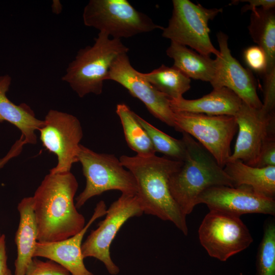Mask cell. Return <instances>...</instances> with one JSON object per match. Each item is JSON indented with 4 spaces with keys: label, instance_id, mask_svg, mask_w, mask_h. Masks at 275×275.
Wrapping results in <instances>:
<instances>
[{
    "label": "cell",
    "instance_id": "32",
    "mask_svg": "<svg viewBox=\"0 0 275 275\" xmlns=\"http://www.w3.org/2000/svg\"><path fill=\"white\" fill-rule=\"evenodd\" d=\"M237 2H247L249 3V5H246L242 7L241 11L243 12L249 10L253 11L256 9L260 8L264 9H274L275 6L274 0H246Z\"/></svg>",
    "mask_w": 275,
    "mask_h": 275
},
{
    "label": "cell",
    "instance_id": "30",
    "mask_svg": "<svg viewBox=\"0 0 275 275\" xmlns=\"http://www.w3.org/2000/svg\"><path fill=\"white\" fill-rule=\"evenodd\" d=\"M275 166V136L270 138L264 145L256 167Z\"/></svg>",
    "mask_w": 275,
    "mask_h": 275
},
{
    "label": "cell",
    "instance_id": "15",
    "mask_svg": "<svg viewBox=\"0 0 275 275\" xmlns=\"http://www.w3.org/2000/svg\"><path fill=\"white\" fill-rule=\"evenodd\" d=\"M216 37L219 53L216 57L215 71L210 84L213 89L224 87L230 89L246 104L260 109L262 102L257 93L251 73L231 54L228 46V36L219 32Z\"/></svg>",
    "mask_w": 275,
    "mask_h": 275
},
{
    "label": "cell",
    "instance_id": "14",
    "mask_svg": "<svg viewBox=\"0 0 275 275\" xmlns=\"http://www.w3.org/2000/svg\"><path fill=\"white\" fill-rule=\"evenodd\" d=\"M199 204H206L209 210L238 217L248 213L275 215L274 199L246 186L219 185L209 187L198 197L197 205Z\"/></svg>",
    "mask_w": 275,
    "mask_h": 275
},
{
    "label": "cell",
    "instance_id": "6",
    "mask_svg": "<svg viewBox=\"0 0 275 275\" xmlns=\"http://www.w3.org/2000/svg\"><path fill=\"white\" fill-rule=\"evenodd\" d=\"M173 11L162 36L171 41L189 46L196 52L207 56L219 55V50L212 44L209 36V20L222 9H207L189 0H173Z\"/></svg>",
    "mask_w": 275,
    "mask_h": 275
},
{
    "label": "cell",
    "instance_id": "28",
    "mask_svg": "<svg viewBox=\"0 0 275 275\" xmlns=\"http://www.w3.org/2000/svg\"><path fill=\"white\" fill-rule=\"evenodd\" d=\"M264 99L260 109L264 115H275V70L264 73Z\"/></svg>",
    "mask_w": 275,
    "mask_h": 275
},
{
    "label": "cell",
    "instance_id": "2",
    "mask_svg": "<svg viewBox=\"0 0 275 275\" xmlns=\"http://www.w3.org/2000/svg\"><path fill=\"white\" fill-rule=\"evenodd\" d=\"M122 165L133 175L137 185L136 196L143 212L174 224L187 236L186 215L171 194L169 180L182 161L155 154L148 156L122 155Z\"/></svg>",
    "mask_w": 275,
    "mask_h": 275
},
{
    "label": "cell",
    "instance_id": "8",
    "mask_svg": "<svg viewBox=\"0 0 275 275\" xmlns=\"http://www.w3.org/2000/svg\"><path fill=\"white\" fill-rule=\"evenodd\" d=\"M175 129L196 139L224 168L238 126L234 116L174 112Z\"/></svg>",
    "mask_w": 275,
    "mask_h": 275
},
{
    "label": "cell",
    "instance_id": "5",
    "mask_svg": "<svg viewBox=\"0 0 275 275\" xmlns=\"http://www.w3.org/2000/svg\"><path fill=\"white\" fill-rule=\"evenodd\" d=\"M78 161L81 164L86 185L76 198L77 209L91 198L108 190L136 195L137 185L133 175L115 155L97 153L80 144Z\"/></svg>",
    "mask_w": 275,
    "mask_h": 275
},
{
    "label": "cell",
    "instance_id": "23",
    "mask_svg": "<svg viewBox=\"0 0 275 275\" xmlns=\"http://www.w3.org/2000/svg\"><path fill=\"white\" fill-rule=\"evenodd\" d=\"M116 113L122 124L125 139L129 147L138 155L148 156L155 154L152 142L135 117V113L124 103L117 105Z\"/></svg>",
    "mask_w": 275,
    "mask_h": 275
},
{
    "label": "cell",
    "instance_id": "26",
    "mask_svg": "<svg viewBox=\"0 0 275 275\" xmlns=\"http://www.w3.org/2000/svg\"><path fill=\"white\" fill-rule=\"evenodd\" d=\"M256 275H275V222L267 219L258 246L256 261Z\"/></svg>",
    "mask_w": 275,
    "mask_h": 275
},
{
    "label": "cell",
    "instance_id": "29",
    "mask_svg": "<svg viewBox=\"0 0 275 275\" xmlns=\"http://www.w3.org/2000/svg\"><path fill=\"white\" fill-rule=\"evenodd\" d=\"M244 59L248 66L253 70L264 73L267 67V59L265 52L258 46L248 47L244 52Z\"/></svg>",
    "mask_w": 275,
    "mask_h": 275
},
{
    "label": "cell",
    "instance_id": "1",
    "mask_svg": "<svg viewBox=\"0 0 275 275\" xmlns=\"http://www.w3.org/2000/svg\"><path fill=\"white\" fill-rule=\"evenodd\" d=\"M78 186L71 172L49 173L45 176L32 197L38 242L63 240L85 227V218L74 200Z\"/></svg>",
    "mask_w": 275,
    "mask_h": 275
},
{
    "label": "cell",
    "instance_id": "22",
    "mask_svg": "<svg viewBox=\"0 0 275 275\" xmlns=\"http://www.w3.org/2000/svg\"><path fill=\"white\" fill-rule=\"evenodd\" d=\"M253 40L265 53V73L275 70V12L274 9L257 8L252 11L248 26Z\"/></svg>",
    "mask_w": 275,
    "mask_h": 275
},
{
    "label": "cell",
    "instance_id": "16",
    "mask_svg": "<svg viewBox=\"0 0 275 275\" xmlns=\"http://www.w3.org/2000/svg\"><path fill=\"white\" fill-rule=\"evenodd\" d=\"M106 206L103 201L96 205L94 213L83 229L66 239L51 242L36 244L34 258L48 259L66 269L71 275H94L85 266L81 245L83 238L91 225L98 218L105 215Z\"/></svg>",
    "mask_w": 275,
    "mask_h": 275
},
{
    "label": "cell",
    "instance_id": "25",
    "mask_svg": "<svg viewBox=\"0 0 275 275\" xmlns=\"http://www.w3.org/2000/svg\"><path fill=\"white\" fill-rule=\"evenodd\" d=\"M135 117L148 134L156 152L161 153L172 159L183 161L186 147L182 139H175L160 130L135 114Z\"/></svg>",
    "mask_w": 275,
    "mask_h": 275
},
{
    "label": "cell",
    "instance_id": "19",
    "mask_svg": "<svg viewBox=\"0 0 275 275\" xmlns=\"http://www.w3.org/2000/svg\"><path fill=\"white\" fill-rule=\"evenodd\" d=\"M17 210L20 219L14 238L17 248L14 275H25L34 258L36 244L38 242L33 197L23 198L18 204Z\"/></svg>",
    "mask_w": 275,
    "mask_h": 275
},
{
    "label": "cell",
    "instance_id": "10",
    "mask_svg": "<svg viewBox=\"0 0 275 275\" xmlns=\"http://www.w3.org/2000/svg\"><path fill=\"white\" fill-rule=\"evenodd\" d=\"M201 244L209 255L221 261L248 248L252 236L240 217L210 210L199 227Z\"/></svg>",
    "mask_w": 275,
    "mask_h": 275
},
{
    "label": "cell",
    "instance_id": "7",
    "mask_svg": "<svg viewBox=\"0 0 275 275\" xmlns=\"http://www.w3.org/2000/svg\"><path fill=\"white\" fill-rule=\"evenodd\" d=\"M82 19L85 25L118 39L163 29L126 0H90L84 8Z\"/></svg>",
    "mask_w": 275,
    "mask_h": 275
},
{
    "label": "cell",
    "instance_id": "12",
    "mask_svg": "<svg viewBox=\"0 0 275 275\" xmlns=\"http://www.w3.org/2000/svg\"><path fill=\"white\" fill-rule=\"evenodd\" d=\"M234 117L238 132L234 151L228 161L240 160L256 167L264 145L275 136V115H264L260 109L242 102Z\"/></svg>",
    "mask_w": 275,
    "mask_h": 275
},
{
    "label": "cell",
    "instance_id": "21",
    "mask_svg": "<svg viewBox=\"0 0 275 275\" xmlns=\"http://www.w3.org/2000/svg\"><path fill=\"white\" fill-rule=\"evenodd\" d=\"M166 53L174 60L173 66L188 78L209 82L214 75L216 60L201 54L187 46L171 42Z\"/></svg>",
    "mask_w": 275,
    "mask_h": 275
},
{
    "label": "cell",
    "instance_id": "33",
    "mask_svg": "<svg viewBox=\"0 0 275 275\" xmlns=\"http://www.w3.org/2000/svg\"><path fill=\"white\" fill-rule=\"evenodd\" d=\"M20 148L14 145L12 147V148L11 149L10 152L7 154L6 156L3 158L2 159H0V169L3 167V166L11 158L17 156L18 155L20 152H21ZM2 234L0 232V238L2 236Z\"/></svg>",
    "mask_w": 275,
    "mask_h": 275
},
{
    "label": "cell",
    "instance_id": "24",
    "mask_svg": "<svg viewBox=\"0 0 275 275\" xmlns=\"http://www.w3.org/2000/svg\"><path fill=\"white\" fill-rule=\"evenodd\" d=\"M143 76L170 99H177L190 88V79L174 66L161 65Z\"/></svg>",
    "mask_w": 275,
    "mask_h": 275
},
{
    "label": "cell",
    "instance_id": "27",
    "mask_svg": "<svg viewBox=\"0 0 275 275\" xmlns=\"http://www.w3.org/2000/svg\"><path fill=\"white\" fill-rule=\"evenodd\" d=\"M25 275H71L64 267L51 261H43L37 257L32 259Z\"/></svg>",
    "mask_w": 275,
    "mask_h": 275
},
{
    "label": "cell",
    "instance_id": "31",
    "mask_svg": "<svg viewBox=\"0 0 275 275\" xmlns=\"http://www.w3.org/2000/svg\"><path fill=\"white\" fill-rule=\"evenodd\" d=\"M6 236L2 234L0 238V275H12L7 264Z\"/></svg>",
    "mask_w": 275,
    "mask_h": 275
},
{
    "label": "cell",
    "instance_id": "13",
    "mask_svg": "<svg viewBox=\"0 0 275 275\" xmlns=\"http://www.w3.org/2000/svg\"><path fill=\"white\" fill-rule=\"evenodd\" d=\"M107 80L115 81L141 100L149 112L167 125L174 127V112L170 99L155 88L131 65L127 53L120 55L112 65Z\"/></svg>",
    "mask_w": 275,
    "mask_h": 275
},
{
    "label": "cell",
    "instance_id": "4",
    "mask_svg": "<svg viewBox=\"0 0 275 275\" xmlns=\"http://www.w3.org/2000/svg\"><path fill=\"white\" fill-rule=\"evenodd\" d=\"M94 41L93 45L78 51L62 78L80 98L90 93L101 94L113 62L129 50L121 39H111L103 32H99Z\"/></svg>",
    "mask_w": 275,
    "mask_h": 275
},
{
    "label": "cell",
    "instance_id": "17",
    "mask_svg": "<svg viewBox=\"0 0 275 275\" xmlns=\"http://www.w3.org/2000/svg\"><path fill=\"white\" fill-rule=\"evenodd\" d=\"M170 103L173 112L235 116L242 101L231 90L223 87L213 89L210 93L198 99L189 100L182 97L170 99Z\"/></svg>",
    "mask_w": 275,
    "mask_h": 275
},
{
    "label": "cell",
    "instance_id": "20",
    "mask_svg": "<svg viewBox=\"0 0 275 275\" xmlns=\"http://www.w3.org/2000/svg\"><path fill=\"white\" fill-rule=\"evenodd\" d=\"M224 170L234 187L249 186L263 195L274 199L275 166L259 168L235 160L228 161Z\"/></svg>",
    "mask_w": 275,
    "mask_h": 275
},
{
    "label": "cell",
    "instance_id": "18",
    "mask_svg": "<svg viewBox=\"0 0 275 275\" xmlns=\"http://www.w3.org/2000/svg\"><path fill=\"white\" fill-rule=\"evenodd\" d=\"M11 81L9 75L0 76V123L6 121L15 126L20 130L24 144H35V132L43 125V120L38 119L28 104L17 105L8 98L6 94Z\"/></svg>",
    "mask_w": 275,
    "mask_h": 275
},
{
    "label": "cell",
    "instance_id": "11",
    "mask_svg": "<svg viewBox=\"0 0 275 275\" xmlns=\"http://www.w3.org/2000/svg\"><path fill=\"white\" fill-rule=\"evenodd\" d=\"M38 131L43 146L57 157V164L49 173L70 172L72 165L78 162L80 142L83 136L79 120L71 114L50 109Z\"/></svg>",
    "mask_w": 275,
    "mask_h": 275
},
{
    "label": "cell",
    "instance_id": "3",
    "mask_svg": "<svg viewBox=\"0 0 275 275\" xmlns=\"http://www.w3.org/2000/svg\"><path fill=\"white\" fill-rule=\"evenodd\" d=\"M182 133L185 156L181 167L171 175L169 185L172 197L186 216L193 211L198 197L206 189L234 185L211 154L189 134Z\"/></svg>",
    "mask_w": 275,
    "mask_h": 275
},
{
    "label": "cell",
    "instance_id": "9",
    "mask_svg": "<svg viewBox=\"0 0 275 275\" xmlns=\"http://www.w3.org/2000/svg\"><path fill=\"white\" fill-rule=\"evenodd\" d=\"M143 211L136 195L122 194L106 209L105 217L82 243L84 258L93 257L102 262L108 272L116 275L119 267L110 254L111 245L123 224L130 218L139 216Z\"/></svg>",
    "mask_w": 275,
    "mask_h": 275
}]
</instances>
